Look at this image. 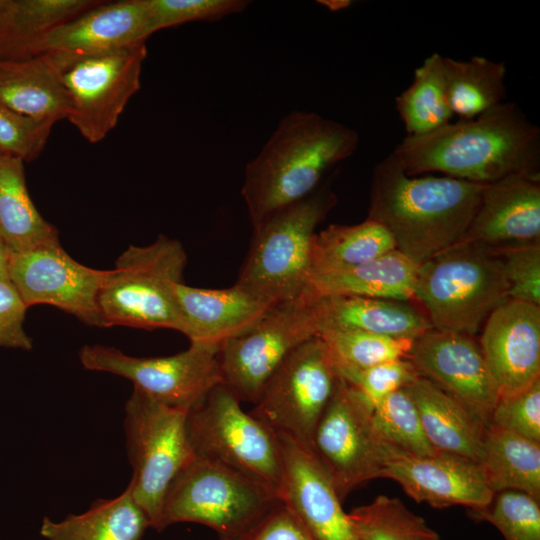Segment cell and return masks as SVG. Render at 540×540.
I'll list each match as a JSON object with an SVG mask.
<instances>
[{
    "mask_svg": "<svg viewBox=\"0 0 540 540\" xmlns=\"http://www.w3.org/2000/svg\"><path fill=\"white\" fill-rule=\"evenodd\" d=\"M392 154L409 176L442 173L476 184L507 176H540V129L513 102L420 136H406Z\"/></svg>",
    "mask_w": 540,
    "mask_h": 540,
    "instance_id": "1",
    "label": "cell"
},
{
    "mask_svg": "<svg viewBox=\"0 0 540 540\" xmlns=\"http://www.w3.org/2000/svg\"><path fill=\"white\" fill-rule=\"evenodd\" d=\"M484 185L445 175L409 176L391 153L373 169L367 219L381 224L396 249L420 265L461 242Z\"/></svg>",
    "mask_w": 540,
    "mask_h": 540,
    "instance_id": "2",
    "label": "cell"
},
{
    "mask_svg": "<svg viewBox=\"0 0 540 540\" xmlns=\"http://www.w3.org/2000/svg\"><path fill=\"white\" fill-rule=\"evenodd\" d=\"M358 133L315 112L285 115L245 167L241 194L252 228L319 186L325 173L351 157Z\"/></svg>",
    "mask_w": 540,
    "mask_h": 540,
    "instance_id": "3",
    "label": "cell"
},
{
    "mask_svg": "<svg viewBox=\"0 0 540 540\" xmlns=\"http://www.w3.org/2000/svg\"><path fill=\"white\" fill-rule=\"evenodd\" d=\"M413 300L432 328L475 335L488 316L508 300L498 251L461 241L418 266Z\"/></svg>",
    "mask_w": 540,
    "mask_h": 540,
    "instance_id": "4",
    "label": "cell"
},
{
    "mask_svg": "<svg viewBox=\"0 0 540 540\" xmlns=\"http://www.w3.org/2000/svg\"><path fill=\"white\" fill-rule=\"evenodd\" d=\"M328 179L306 198L253 229L236 284L274 306L300 297L311 269L315 230L337 203Z\"/></svg>",
    "mask_w": 540,
    "mask_h": 540,
    "instance_id": "5",
    "label": "cell"
},
{
    "mask_svg": "<svg viewBox=\"0 0 540 540\" xmlns=\"http://www.w3.org/2000/svg\"><path fill=\"white\" fill-rule=\"evenodd\" d=\"M182 244L160 235L146 246L130 245L109 269L97 299L102 327L125 326L182 333L175 287L183 282Z\"/></svg>",
    "mask_w": 540,
    "mask_h": 540,
    "instance_id": "6",
    "label": "cell"
},
{
    "mask_svg": "<svg viewBox=\"0 0 540 540\" xmlns=\"http://www.w3.org/2000/svg\"><path fill=\"white\" fill-rule=\"evenodd\" d=\"M186 424L195 457L222 465L280 495L283 469L278 437L244 411L224 383L189 410Z\"/></svg>",
    "mask_w": 540,
    "mask_h": 540,
    "instance_id": "7",
    "label": "cell"
},
{
    "mask_svg": "<svg viewBox=\"0 0 540 540\" xmlns=\"http://www.w3.org/2000/svg\"><path fill=\"white\" fill-rule=\"evenodd\" d=\"M279 496L217 463L195 457L170 484L158 531L191 522L213 529L220 540H240Z\"/></svg>",
    "mask_w": 540,
    "mask_h": 540,
    "instance_id": "8",
    "label": "cell"
},
{
    "mask_svg": "<svg viewBox=\"0 0 540 540\" xmlns=\"http://www.w3.org/2000/svg\"><path fill=\"white\" fill-rule=\"evenodd\" d=\"M188 410L163 404L133 389L125 404L124 430L132 476L127 489L158 531L165 494L194 458Z\"/></svg>",
    "mask_w": 540,
    "mask_h": 540,
    "instance_id": "9",
    "label": "cell"
},
{
    "mask_svg": "<svg viewBox=\"0 0 540 540\" xmlns=\"http://www.w3.org/2000/svg\"><path fill=\"white\" fill-rule=\"evenodd\" d=\"M373 409L355 388L338 377L314 430L310 449L341 500L363 483L381 478L386 461L398 452L378 434Z\"/></svg>",
    "mask_w": 540,
    "mask_h": 540,
    "instance_id": "10",
    "label": "cell"
},
{
    "mask_svg": "<svg viewBox=\"0 0 540 540\" xmlns=\"http://www.w3.org/2000/svg\"><path fill=\"white\" fill-rule=\"evenodd\" d=\"M316 336L312 296L304 292L294 300L272 306L250 330L220 348L223 383L240 402L255 404L286 357Z\"/></svg>",
    "mask_w": 540,
    "mask_h": 540,
    "instance_id": "11",
    "label": "cell"
},
{
    "mask_svg": "<svg viewBox=\"0 0 540 540\" xmlns=\"http://www.w3.org/2000/svg\"><path fill=\"white\" fill-rule=\"evenodd\" d=\"M337 379L326 344L319 336L313 337L286 357L249 412L276 434L310 448Z\"/></svg>",
    "mask_w": 540,
    "mask_h": 540,
    "instance_id": "12",
    "label": "cell"
},
{
    "mask_svg": "<svg viewBox=\"0 0 540 540\" xmlns=\"http://www.w3.org/2000/svg\"><path fill=\"white\" fill-rule=\"evenodd\" d=\"M146 42L89 55H72L62 71L67 120L83 138L102 141L140 89Z\"/></svg>",
    "mask_w": 540,
    "mask_h": 540,
    "instance_id": "13",
    "label": "cell"
},
{
    "mask_svg": "<svg viewBox=\"0 0 540 540\" xmlns=\"http://www.w3.org/2000/svg\"><path fill=\"white\" fill-rule=\"evenodd\" d=\"M218 349L190 344L177 354L134 357L102 345H86L79 359L85 369L130 380L135 389L171 407L191 410L223 383Z\"/></svg>",
    "mask_w": 540,
    "mask_h": 540,
    "instance_id": "14",
    "label": "cell"
},
{
    "mask_svg": "<svg viewBox=\"0 0 540 540\" xmlns=\"http://www.w3.org/2000/svg\"><path fill=\"white\" fill-rule=\"evenodd\" d=\"M8 279L27 308L51 305L88 326H101L97 299L109 270L73 259L60 241L9 253Z\"/></svg>",
    "mask_w": 540,
    "mask_h": 540,
    "instance_id": "15",
    "label": "cell"
},
{
    "mask_svg": "<svg viewBox=\"0 0 540 540\" xmlns=\"http://www.w3.org/2000/svg\"><path fill=\"white\" fill-rule=\"evenodd\" d=\"M407 359L420 376L490 425L500 393L472 336L431 328L414 339Z\"/></svg>",
    "mask_w": 540,
    "mask_h": 540,
    "instance_id": "16",
    "label": "cell"
},
{
    "mask_svg": "<svg viewBox=\"0 0 540 540\" xmlns=\"http://www.w3.org/2000/svg\"><path fill=\"white\" fill-rule=\"evenodd\" d=\"M276 435L283 469L280 500L314 540H359L329 474L312 450Z\"/></svg>",
    "mask_w": 540,
    "mask_h": 540,
    "instance_id": "17",
    "label": "cell"
},
{
    "mask_svg": "<svg viewBox=\"0 0 540 540\" xmlns=\"http://www.w3.org/2000/svg\"><path fill=\"white\" fill-rule=\"evenodd\" d=\"M381 478L396 481L413 500L435 508L462 505L477 511L495 495L478 462L441 451L426 456L397 452L386 461Z\"/></svg>",
    "mask_w": 540,
    "mask_h": 540,
    "instance_id": "18",
    "label": "cell"
},
{
    "mask_svg": "<svg viewBox=\"0 0 540 540\" xmlns=\"http://www.w3.org/2000/svg\"><path fill=\"white\" fill-rule=\"evenodd\" d=\"M483 325L479 347L500 397L540 379V306L508 299Z\"/></svg>",
    "mask_w": 540,
    "mask_h": 540,
    "instance_id": "19",
    "label": "cell"
},
{
    "mask_svg": "<svg viewBox=\"0 0 540 540\" xmlns=\"http://www.w3.org/2000/svg\"><path fill=\"white\" fill-rule=\"evenodd\" d=\"M461 241L496 251L540 244V176L515 174L485 184Z\"/></svg>",
    "mask_w": 540,
    "mask_h": 540,
    "instance_id": "20",
    "label": "cell"
},
{
    "mask_svg": "<svg viewBox=\"0 0 540 540\" xmlns=\"http://www.w3.org/2000/svg\"><path fill=\"white\" fill-rule=\"evenodd\" d=\"M153 33L148 0L98 1L48 32L39 52L96 54L146 42Z\"/></svg>",
    "mask_w": 540,
    "mask_h": 540,
    "instance_id": "21",
    "label": "cell"
},
{
    "mask_svg": "<svg viewBox=\"0 0 540 540\" xmlns=\"http://www.w3.org/2000/svg\"><path fill=\"white\" fill-rule=\"evenodd\" d=\"M175 297L190 344L220 350L229 340L250 330L272 307L236 283L223 289L179 283Z\"/></svg>",
    "mask_w": 540,
    "mask_h": 540,
    "instance_id": "22",
    "label": "cell"
},
{
    "mask_svg": "<svg viewBox=\"0 0 540 540\" xmlns=\"http://www.w3.org/2000/svg\"><path fill=\"white\" fill-rule=\"evenodd\" d=\"M71 56L43 52L20 60L0 59V103L35 118L67 119L69 102L61 75Z\"/></svg>",
    "mask_w": 540,
    "mask_h": 540,
    "instance_id": "23",
    "label": "cell"
},
{
    "mask_svg": "<svg viewBox=\"0 0 540 540\" xmlns=\"http://www.w3.org/2000/svg\"><path fill=\"white\" fill-rule=\"evenodd\" d=\"M312 297L318 335L325 330H345L415 339L432 328L425 314L409 301L343 295Z\"/></svg>",
    "mask_w": 540,
    "mask_h": 540,
    "instance_id": "24",
    "label": "cell"
},
{
    "mask_svg": "<svg viewBox=\"0 0 540 540\" xmlns=\"http://www.w3.org/2000/svg\"><path fill=\"white\" fill-rule=\"evenodd\" d=\"M405 389L418 409L430 444L437 451L479 463L487 427L459 401L422 376Z\"/></svg>",
    "mask_w": 540,
    "mask_h": 540,
    "instance_id": "25",
    "label": "cell"
},
{
    "mask_svg": "<svg viewBox=\"0 0 540 540\" xmlns=\"http://www.w3.org/2000/svg\"><path fill=\"white\" fill-rule=\"evenodd\" d=\"M417 264L394 249L352 267L312 274L305 293L314 296H359L413 300Z\"/></svg>",
    "mask_w": 540,
    "mask_h": 540,
    "instance_id": "26",
    "label": "cell"
},
{
    "mask_svg": "<svg viewBox=\"0 0 540 540\" xmlns=\"http://www.w3.org/2000/svg\"><path fill=\"white\" fill-rule=\"evenodd\" d=\"M95 0H0V59L40 54L43 38L56 26L95 5Z\"/></svg>",
    "mask_w": 540,
    "mask_h": 540,
    "instance_id": "27",
    "label": "cell"
},
{
    "mask_svg": "<svg viewBox=\"0 0 540 540\" xmlns=\"http://www.w3.org/2000/svg\"><path fill=\"white\" fill-rule=\"evenodd\" d=\"M0 240L9 253L60 241L30 197L24 162L7 154L0 155Z\"/></svg>",
    "mask_w": 540,
    "mask_h": 540,
    "instance_id": "28",
    "label": "cell"
},
{
    "mask_svg": "<svg viewBox=\"0 0 540 540\" xmlns=\"http://www.w3.org/2000/svg\"><path fill=\"white\" fill-rule=\"evenodd\" d=\"M149 520L126 488L113 499H98L81 514L61 521L43 518L40 534L47 540H141Z\"/></svg>",
    "mask_w": 540,
    "mask_h": 540,
    "instance_id": "29",
    "label": "cell"
},
{
    "mask_svg": "<svg viewBox=\"0 0 540 540\" xmlns=\"http://www.w3.org/2000/svg\"><path fill=\"white\" fill-rule=\"evenodd\" d=\"M479 465L495 493L517 490L540 499V443L489 425Z\"/></svg>",
    "mask_w": 540,
    "mask_h": 540,
    "instance_id": "30",
    "label": "cell"
},
{
    "mask_svg": "<svg viewBox=\"0 0 540 540\" xmlns=\"http://www.w3.org/2000/svg\"><path fill=\"white\" fill-rule=\"evenodd\" d=\"M443 65L450 107L458 120L473 119L504 102L507 68L503 61L443 56Z\"/></svg>",
    "mask_w": 540,
    "mask_h": 540,
    "instance_id": "31",
    "label": "cell"
},
{
    "mask_svg": "<svg viewBox=\"0 0 540 540\" xmlns=\"http://www.w3.org/2000/svg\"><path fill=\"white\" fill-rule=\"evenodd\" d=\"M394 249L390 233L370 219L354 225L331 224L314 235L310 276L362 264Z\"/></svg>",
    "mask_w": 540,
    "mask_h": 540,
    "instance_id": "32",
    "label": "cell"
},
{
    "mask_svg": "<svg viewBox=\"0 0 540 540\" xmlns=\"http://www.w3.org/2000/svg\"><path fill=\"white\" fill-rule=\"evenodd\" d=\"M407 136H420L450 122L454 116L446 88L443 56L433 53L414 70L411 84L395 98Z\"/></svg>",
    "mask_w": 540,
    "mask_h": 540,
    "instance_id": "33",
    "label": "cell"
},
{
    "mask_svg": "<svg viewBox=\"0 0 540 540\" xmlns=\"http://www.w3.org/2000/svg\"><path fill=\"white\" fill-rule=\"evenodd\" d=\"M348 515L359 540H440L423 517L396 497L379 495Z\"/></svg>",
    "mask_w": 540,
    "mask_h": 540,
    "instance_id": "34",
    "label": "cell"
},
{
    "mask_svg": "<svg viewBox=\"0 0 540 540\" xmlns=\"http://www.w3.org/2000/svg\"><path fill=\"white\" fill-rule=\"evenodd\" d=\"M373 423L382 440L398 452L415 456L437 452L425 435L418 409L405 387L374 407Z\"/></svg>",
    "mask_w": 540,
    "mask_h": 540,
    "instance_id": "35",
    "label": "cell"
},
{
    "mask_svg": "<svg viewBox=\"0 0 540 540\" xmlns=\"http://www.w3.org/2000/svg\"><path fill=\"white\" fill-rule=\"evenodd\" d=\"M318 336L326 344L334 363L355 368L407 358L414 341L345 330H325Z\"/></svg>",
    "mask_w": 540,
    "mask_h": 540,
    "instance_id": "36",
    "label": "cell"
},
{
    "mask_svg": "<svg viewBox=\"0 0 540 540\" xmlns=\"http://www.w3.org/2000/svg\"><path fill=\"white\" fill-rule=\"evenodd\" d=\"M534 496L517 490L495 493L484 509L471 517L495 526L505 540H540V504Z\"/></svg>",
    "mask_w": 540,
    "mask_h": 540,
    "instance_id": "37",
    "label": "cell"
},
{
    "mask_svg": "<svg viewBox=\"0 0 540 540\" xmlns=\"http://www.w3.org/2000/svg\"><path fill=\"white\" fill-rule=\"evenodd\" d=\"M337 376L355 388L374 408L386 396L404 388L420 374L407 358L392 360L367 368L334 363Z\"/></svg>",
    "mask_w": 540,
    "mask_h": 540,
    "instance_id": "38",
    "label": "cell"
},
{
    "mask_svg": "<svg viewBox=\"0 0 540 540\" xmlns=\"http://www.w3.org/2000/svg\"><path fill=\"white\" fill-rule=\"evenodd\" d=\"M56 122L18 113L0 103V152L31 162L44 150Z\"/></svg>",
    "mask_w": 540,
    "mask_h": 540,
    "instance_id": "39",
    "label": "cell"
},
{
    "mask_svg": "<svg viewBox=\"0 0 540 540\" xmlns=\"http://www.w3.org/2000/svg\"><path fill=\"white\" fill-rule=\"evenodd\" d=\"M154 33L193 21H217L241 13L247 0H148Z\"/></svg>",
    "mask_w": 540,
    "mask_h": 540,
    "instance_id": "40",
    "label": "cell"
},
{
    "mask_svg": "<svg viewBox=\"0 0 540 540\" xmlns=\"http://www.w3.org/2000/svg\"><path fill=\"white\" fill-rule=\"evenodd\" d=\"M490 425L540 443V379L524 390L501 396Z\"/></svg>",
    "mask_w": 540,
    "mask_h": 540,
    "instance_id": "41",
    "label": "cell"
},
{
    "mask_svg": "<svg viewBox=\"0 0 540 540\" xmlns=\"http://www.w3.org/2000/svg\"><path fill=\"white\" fill-rule=\"evenodd\" d=\"M508 285V299L540 306V244L498 251Z\"/></svg>",
    "mask_w": 540,
    "mask_h": 540,
    "instance_id": "42",
    "label": "cell"
},
{
    "mask_svg": "<svg viewBox=\"0 0 540 540\" xmlns=\"http://www.w3.org/2000/svg\"><path fill=\"white\" fill-rule=\"evenodd\" d=\"M27 309L9 279H0V348L32 349L23 327Z\"/></svg>",
    "mask_w": 540,
    "mask_h": 540,
    "instance_id": "43",
    "label": "cell"
},
{
    "mask_svg": "<svg viewBox=\"0 0 540 540\" xmlns=\"http://www.w3.org/2000/svg\"><path fill=\"white\" fill-rule=\"evenodd\" d=\"M240 540H314L288 507L278 502Z\"/></svg>",
    "mask_w": 540,
    "mask_h": 540,
    "instance_id": "44",
    "label": "cell"
},
{
    "mask_svg": "<svg viewBox=\"0 0 540 540\" xmlns=\"http://www.w3.org/2000/svg\"><path fill=\"white\" fill-rule=\"evenodd\" d=\"M9 252L3 242L0 240V279H8L7 267H8Z\"/></svg>",
    "mask_w": 540,
    "mask_h": 540,
    "instance_id": "45",
    "label": "cell"
},
{
    "mask_svg": "<svg viewBox=\"0 0 540 540\" xmlns=\"http://www.w3.org/2000/svg\"><path fill=\"white\" fill-rule=\"evenodd\" d=\"M318 2L333 11L344 9L351 3L350 1L346 0H327Z\"/></svg>",
    "mask_w": 540,
    "mask_h": 540,
    "instance_id": "46",
    "label": "cell"
},
{
    "mask_svg": "<svg viewBox=\"0 0 540 540\" xmlns=\"http://www.w3.org/2000/svg\"><path fill=\"white\" fill-rule=\"evenodd\" d=\"M1 154H3V153L0 152V155H1Z\"/></svg>",
    "mask_w": 540,
    "mask_h": 540,
    "instance_id": "47",
    "label": "cell"
}]
</instances>
